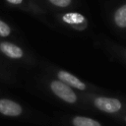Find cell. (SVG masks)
<instances>
[{"mask_svg":"<svg viewBox=\"0 0 126 126\" xmlns=\"http://www.w3.org/2000/svg\"><path fill=\"white\" fill-rule=\"evenodd\" d=\"M50 89L53 94L68 103H74L77 100V95L71 87L62 83L61 81H53L50 84Z\"/></svg>","mask_w":126,"mask_h":126,"instance_id":"cell-1","label":"cell"},{"mask_svg":"<svg viewBox=\"0 0 126 126\" xmlns=\"http://www.w3.org/2000/svg\"><path fill=\"white\" fill-rule=\"evenodd\" d=\"M94 103L95 107L106 113H115L119 111L122 106L121 101L119 99L112 97H103V96L96 97Z\"/></svg>","mask_w":126,"mask_h":126,"instance_id":"cell-2","label":"cell"},{"mask_svg":"<svg viewBox=\"0 0 126 126\" xmlns=\"http://www.w3.org/2000/svg\"><path fill=\"white\" fill-rule=\"evenodd\" d=\"M6 1H8V2L11 3V4H15V5L21 4V3L23 2V0H6Z\"/></svg>","mask_w":126,"mask_h":126,"instance_id":"cell-11","label":"cell"},{"mask_svg":"<svg viewBox=\"0 0 126 126\" xmlns=\"http://www.w3.org/2000/svg\"><path fill=\"white\" fill-rule=\"evenodd\" d=\"M23 112L22 106L11 99L1 98L0 99V113L6 116H19Z\"/></svg>","mask_w":126,"mask_h":126,"instance_id":"cell-3","label":"cell"},{"mask_svg":"<svg viewBox=\"0 0 126 126\" xmlns=\"http://www.w3.org/2000/svg\"><path fill=\"white\" fill-rule=\"evenodd\" d=\"M62 20L65 23L71 24V25H78L85 22L84 16L79 13H67L62 17Z\"/></svg>","mask_w":126,"mask_h":126,"instance_id":"cell-8","label":"cell"},{"mask_svg":"<svg viewBox=\"0 0 126 126\" xmlns=\"http://www.w3.org/2000/svg\"><path fill=\"white\" fill-rule=\"evenodd\" d=\"M53 5L58 6V7H68L71 4L72 0H49Z\"/></svg>","mask_w":126,"mask_h":126,"instance_id":"cell-10","label":"cell"},{"mask_svg":"<svg viewBox=\"0 0 126 126\" xmlns=\"http://www.w3.org/2000/svg\"><path fill=\"white\" fill-rule=\"evenodd\" d=\"M57 77H58L59 81H61L62 83L66 84L69 87H73V88H76L81 91H84L87 88L86 85L81 80H79L76 76L72 75L71 73H69L67 71H59L57 73Z\"/></svg>","mask_w":126,"mask_h":126,"instance_id":"cell-4","label":"cell"},{"mask_svg":"<svg viewBox=\"0 0 126 126\" xmlns=\"http://www.w3.org/2000/svg\"><path fill=\"white\" fill-rule=\"evenodd\" d=\"M10 33H11L10 27L6 23H4L3 21L0 20V36L5 37V36H8Z\"/></svg>","mask_w":126,"mask_h":126,"instance_id":"cell-9","label":"cell"},{"mask_svg":"<svg viewBox=\"0 0 126 126\" xmlns=\"http://www.w3.org/2000/svg\"><path fill=\"white\" fill-rule=\"evenodd\" d=\"M74 126H101L100 123L93 118L85 116H76L72 120Z\"/></svg>","mask_w":126,"mask_h":126,"instance_id":"cell-6","label":"cell"},{"mask_svg":"<svg viewBox=\"0 0 126 126\" xmlns=\"http://www.w3.org/2000/svg\"><path fill=\"white\" fill-rule=\"evenodd\" d=\"M0 50L7 57L13 58V59L22 58L23 55H24V52L21 49V47H19L18 45L14 44V43L7 42V41H4V42L0 43Z\"/></svg>","mask_w":126,"mask_h":126,"instance_id":"cell-5","label":"cell"},{"mask_svg":"<svg viewBox=\"0 0 126 126\" xmlns=\"http://www.w3.org/2000/svg\"><path fill=\"white\" fill-rule=\"evenodd\" d=\"M114 22L119 28L126 27V5H122L118 8L114 14Z\"/></svg>","mask_w":126,"mask_h":126,"instance_id":"cell-7","label":"cell"}]
</instances>
